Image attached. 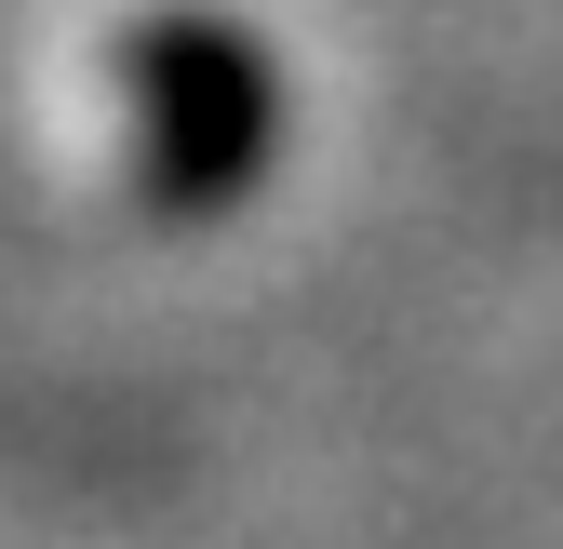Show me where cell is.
Wrapping results in <instances>:
<instances>
[{
  "mask_svg": "<svg viewBox=\"0 0 563 549\" xmlns=\"http://www.w3.org/2000/svg\"><path fill=\"white\" fill-rule=\"evenodd\" d=\"M121 108H134V188H148V215H216L268 161V67L216 14L121 27Z\"/></svg>",
  "mask_w": 563,
  "mask_h": 549,
  "instance_id": "cell-1",
  "label": "cell"
}]
</instances>
